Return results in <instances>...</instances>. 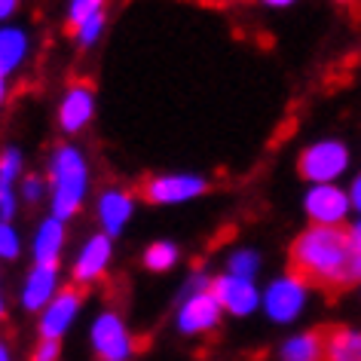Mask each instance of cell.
Here are the masks:
<instances>
[{
    "label": "cell",
    "mask_w": 361,
    "mask_h": 361,
    "mask_svg": "<svg viewBox=\"0 0 361 361\" xmlns=\"http://www.w3.org/2000/svg\"><path fill=\"white\" fill-rule=\"evenodd\" d=\"M349 166V150L346 144L337 138H324L310 144L300 159H297V171L300 178H306L310 184H334Z\"/></svg>",
    "instance_id": "3"
},
{
    "label": "cell",
    "mask_w": 361,
    "mask_h": 361,
    "mask_svg": "<svg viewBox=\"0 0 361 361\" xmlns=\"http://www.w3.org/2000/svg\"><path fill=\"white\" fill-rule=\"evenodd\" d=\"M0 315H4V300H0Z\"/></svg>",
    "instance_id": "34"
},
{
    "label": "cell",
    "mask_w": 361,
    "mask_h": 361,
    "mask_svg": "<svg viewBox=\"0 0 361 361\" xmlns=\"http://www.w3.org/2000/svg\"><path fill=\"white\" fill-rule=\"evenodd\" d=\"M306 294H310V285L303 282L297 273H288L282 279H276L273 285L267 288V297H264V310L273 322H294L300 315L303 303H306Z\"/></svg>",
    "instance_id": "5"
},
{
    "label": "cell",
    "mask_w": 361,
    "mask_h": 361,
    "mask_svg": "<svg viewBox=\"0 0 361 361\" xmlns=\"http://www.w3.org/2000/svg\"><path fill=\"white\" fill-rule=\"evenodd\" d=\"M349 200H352V205H355V212L361 214V175L352 180V187H349Z\"/></svg>",
    "instance_id": "27"
},
{
    "label": "cell",
    "mask_w": 361,
    "mask_h": 361,
    "mask_svg": "<svg viewBox=\"0 0 361 361\" xmlns=\"http://www.w3.org/2000/svg\"><path fill=\"white\" fill-rule=\"evenodd\" d=\"M49 180H52V214L59 221L77 214V209L83 205L86 196V159L83 153L71 144L52 153V169H49Z\"/></svg>",
    "instance_id": "2"
},
{
    "label": "cell",
    "mask_w": 361,
    "mask_h": 361,
    "mask_svg": "<svg viewBox=\"0 0 361 361\" xmlns=\"http://www.w3.org/2000/svg\"><path fill=\"white\" fill-rule=\"evenodd\" d=\"M92 346H95L98 361H129L135 352V340L126 331L120 315L114 310H107L92 324Z\"/></svg>",
    "instance_id": "4"
},
{
    "label": "cell",
    "mask_w": 361,
    "mask_h": 361,
    "mask_svg": "<svg viewBox=\"0 0 361 361\" xmlns=\"http://www.w3.org/2000/svg\"><path fill=\"white\" fill-rule=\"evenodd\" d=\"M334 4H352V0H334Z\"/></svg>",
    "instance_id": "33"
},
{
    "label": "cell",
    "mask_w": 361,
    "mask_h": 361,
    "mask_svg": "<svg viewBox=\"0 0 361 361\" xmlns=\"http://www.w3.org/2000/svg\"><path fill=\"white\" fill-rule=\"evenodd\" d=\"M92 83H86V80H77V83H71L65 102H61L59 107V123L61 129H65L68 135H77L83 126L92 120Z\"/></svg>",
    "instance_id": "11"
},
{
    "label": "cell",
    "mask_w": 361,
    "mask_h": 361,
    "mask_svg": "<svg viewBox=\"0 0 361 361\" xmlns=\"http://www.w3.org/2000/svg\"><path fill=\"white\" fill-rule=\"evenodd\" d=\"M25 52H28V37L19 28H4L0 31V71L10 74L22 65Z\"/></svg>",
    "instance_id": "19"
},
{
    "label": "cell",
    "mask_w": 361,
    "mask_h": 361,
    "mask_svg": "<svg viewBox=\"0 0 361 361\" xmlns=\"http://www.w3.org/2000/svg\"><path fill=\"white\" fill-rule=\"evenodd\" d=\"M175 260H178V248L171 242H153L144 251V267L153 269V273H166V269L175 267Z\"/></svg>",
    "instance_id": "20"
},
{
    "label": "cell",
    "mask_w": 361,
    "mask_h": 361,
    "mask_svg": "<svg viewBox=\"0 0 361 361\" xmlns=\"http://www.w3.org/2000/svg\"><path fill=\"white\" fill-rule=\"evenodd\" d=\"M102 28H104V13H98V16H92L89 22L80 25L74 34H77V40L83 43V47H92V43L98 40V34H102Z\"/></svg>",
    "instance_id": "24"
},
{
    "label": "cell",
    "mask_w": 361,
    "mask_h": 361,
    "mask_svg": "<svg viewBox=\"0 0 361 361\" xmlns=\"http://www.w3.org/2000/svg\"><path fill=\"white\" fill-rule=\"evenodd\" d=\"M264 4H267V6H291L294 0H264Z\"/></svg>",
    "instance_id": "30"
},
{
    "label": "cell",
    "mask_w": 361,
    "mask_h": 361,
    "mask_svg": "<svg viewBox=\"0 0 361 361\" xmlns=\"http://www.w3.org/2000/svg\"><path fill=\"white\" fill-rule=\"evenodd\" d=\"M212 291L218 297V303L233 315H248L255 312V306L260 303V294L251 279H239V276H218L212 279Z\"/></svg>",
    "instance_id": "10"
},
{
    "label": "cell",
    "mask_w": 361,
    "mask_h": 361,
    "mask_svg": "<svg viewBox=\"0 0 361 361\" xmlns=\"http://www.w3.org/2000/svg\"><path fill=\"white\" fill-rule=\"evenodd\" d=\"M324 361H361V328H331L324 334Z\"/></svg>",
    "instance_id": "15"
},
{
    "label": "cell",
    "mask_w": 361,
    "mask_h": 361,
    "mask_svg": "<svg viewBox=\"0 0 361 361\" xmlns=\"http://www.w3.org/2000/svg\"><path fill=\"white\" fill-rule=\"evenodd\" d=\"M22 171V153L16 147H6L0 153V218L10 221L16 212V196H13V180Z\"/></svg>",
    "instance_id": "16"
},
{
    "label": "cell",
    "mask_w": 361,
    "mask_h": 361,
    "mask_svg": "<svg viewBox=\"0 0 361 361\" xmlns=\"http://www.w3.org/2000/svg\"><path fill=\"white\" fill-rule=\"evenodd\" d=\"M282 361H324V334L322 331H306L297 337L285 340L279 349Z\"/></svg>",
    "instance_id": "17"
},
{
    "label": "cell",
    "mask_w": 361,
    "mask_h": 361,
    "mask_svg": "<svg viewBox=\"0 0 361 361\" xmlns=\"http://www.w3.org/2000/svg\"><path fill=\"white\" fill-rule=\"evenodd\" d=\"M0 257L4 260L19 257V236L6 221H0Z\"/></svg>",
    "instance_id": "23"
},
{
    "label": "cell",
    "mask_w": 361,
    "mask_h": 361,
    "mask_svg": "<svg viewBox=\"0 0 361 361\" xmlns=\"http://www.w3.org/2000/svg\"><path fill=\"white\" fill-rule=\"evenodd\" d=\"M349 233H352V239H355V245H358V251H361V221H358V224H355V227H352Z\"/></svg>",
    "instance_id": "29"
},
{
    "label": "cell",
    "mask_w": 361,
    "mask_h": 361,
    "mask_svg": "<svg viewBox=\"0 0 361 361\" xmlns=\"http://www.w3.org/2000/svg\"><path fill=\"white\" fill-rule=\"evenodd\" d=\"M107 264H111V236H95L86 242V248L80 251L77 264H74V282L77 285H89L95 279L104 276Z\"/></svg>",
    "instance_id": "13"
},
{
    "label": "cell",
    "mask_w": 361,
    "mask_h": 361,
    "mask_svg": "<svg viewBox=\"0 0 361 361\" xmlns=\"http://www.w3.org/2000/svg\"><path fill=\"white\" fill-rule=\"evenodd\" d=\"M61 245H65V227L59 218H49L40 224L37 239H34V257L37 264H59Z\"/></svg>",
    "instance_id": "18"
},
{
    "label": "cell",
    "mask_w": 361,
    "mask_h": 361,
    "mask_svg": "<svg viewBox=\"0 0 361 361\" xmlns=\"http://www.w3.org/2000/svg\"><path fill=\"white\" fill-rule=\"evenodd\" d=\"M83 294H86V288L74 282V288H61V291L52 297V303L47 306V312H43V319H40L43 340H59L61 334L71 328L80 303H83Z\"/></svg>",
    "instance_id": "9"
},
{
    "label": "cell",
    "mask_w": 361,
    "mask_h": 361,
    "mask_svg": "<svg viewBox=\"0 0 361 361\" xmlns=\"http://www.w3.org/2000/svg\"><path fill=\"white\" fill-rule=\"evenodd\" d=\"M221 312L224 306L218 303L212 285L202 288V291H184V300H180V310H178V328L184 334L212 331L221 322Z\"/></svg>",
    "instance_id": "7"
},
{
    "label": "cell",
    "mask_w": 361,
    "mask_h": 361,
    "mask_svg": "<svg viewBox=\"0 0 361 361\" xmlns=\"http://www.w3.org/2000/svg\"><path fill=\"white\" fill-rule=\"evenodd\" d=\"M209 190V180L200 175H162V178H150L144 184L141 196L153 205H175L193 196H202Z\"/></svg>",
    "instance_id": "8"
},
{
    "label": "cell",
    "mask_w": 361,
    "mask_h": 361,
    "mask_svg": "<svg viewBox=\"0 0 361 361\" xmlns=\"http://www.w3.org/2000/svg\"><path fill=\"white\" fill-rule=\"evenodd\" d=\"M0 361H10V349H6L4 340H0Z\"/></svg>",
    "instance_id": "31"
},
{
    "label": "cell",
    "mask_w": 361,
    "mask_h": 361,
    "mask_svg": "<svg viewBox=\"0 0 361 361\" xmlns=\"http://www.w3.org/2000/svg\"><path fill=\"white\" fill-rule=\"evenodd\" d=\"M59 340H43L40 337V343H37V349H34V355H31V361H59Z\"/></svg>",
    "instance_id": "25"
},
{
    "label": "cell",
    "mask_w": 361,
    "mask_h": 361,
    "mask_svg": "<svg viewBox=\"0 0 361 361\" xmlns=\"http://www.w3.org/2000/svg\"><path fill=\"white\" fill-rule=\"evenodd\" d=\"M291 273L306 285H319L324 291L361 282V251L349 230L312 224L291 245Z\"/></svg>",
    "instance_id": "1"
},
{
    "label": "cell",
    "mask_w": 361,
    "mask_h": 361,
    "mask_svg": "<svg viewBox=\"0 0 361 361\" xmlns=\"http://www.w3.org/2000/svg\"><path fill=\"white\" fill-rule=\"evenodd\" d=\"M303 209L310 214L312 224L322 227H340L346 221V214L352 209V200L346 190H340L337 184H312V190L306 193Z\"/></svg>",
    "instance_id": "6"
},
{
    "label": "cell",
    "mask_w": 361,
    "mask_h": 361,
    "mask_svg": "<svg viewBox=\"0 0 361 361\" xmlns=\"http://www.w3.org/2000/svg\"><path fill=\"white\" fill-rule=\"evenodd\" d=\"M56 285H59V264H34L22 291L25 310L37 312L43 306H49L52 297H56Z\"/></svg>",
    "instance_id": "12"
},
{
    "label": "cell",
    "mask_w": 361,
    "mask_h": 361,
    "mask_svg": "<svg viewBox=\"0 0 361 361\" xmlns=\"http://www.w3.org/2000/svg\"><path fill=\"white\" fill-rule=\"evenodd\" d=\"M16 10V0H0V19H6Z\"/></svg>",
    "instance_id": "28"
},
{
    "label": "cell",
    "mask_w": 361,
    "mask_h": 361,
    "mask_svg": "<svg viewBox=\"0 0 361 361\" xmlns=\"http://www.w3.org/2000/svg\"><path fill=\"white\" fill-rule=\"evenodd\" d=\"M257 269H260V257H257V251L242 248V251H233V255H230V276L251 279V282H255V273H257Z\"/></svg>",
    "instance_id": "22"
},
{
    "label": "cell",
    "mask_w": 361,
    "mask_h": 361,
    "mask_svg": "<svg viewBox=\"0 0 361 361\" xmlns=\"http://www.w3.org/2000/svg\"><path fill=\"white\" fill-rule=\"evenodd\" d=\"M4 92H6V74L0 71V102H4Z\"/></svg>",
    "instance_id": "32"
},
{
    "label": "cell",
    "mask_w": 361,
    "mask_h": 361,
    "mask_svg": "<svg viewBox=\"0 0 361 361\" xmlns=\"http://www.w3.org/2000/svg\"><path fill=\"white\" fill-rule=\"evenodd\" d=\"M40 193H43V180H40L37 175H31L28 180H25V200H28V202H37Z\"/></svg>",
    "instance_id": "26"
},
{
    "label": "cell",
    "mask_w": 361,
    "mask_h": 361,
    "mask_svg": "<svg viewBox=\"0 0 361 361\" xmlns=\"http://www.w3.org/2000/svg\"><path fill=\"white\" fill-rule=\"evenodd\" d=\"M98 13H104V0H71V6H68V28L77 31L80 25L89 22Z\"/></svg>",
    "instance_id": "21"
},
{
    "label": "cell",
    "mask_w": 361,
    "mask_h": 361,
    "mask_svg": "<svg viewBox=\"0 0 361 361\" xmlns=\"http://www.w3.org/2000/svg\"><path fill=\"white\" fill-rule=\"evenodd\" d=\"M132 218V196L126 190H107L98 200V221L104 227V236H120V230Z\"/></svg>",
    "instance_id": "14"
}]
</instances>
